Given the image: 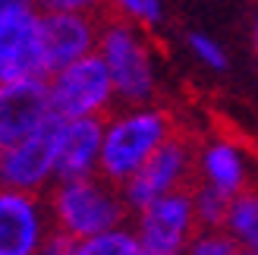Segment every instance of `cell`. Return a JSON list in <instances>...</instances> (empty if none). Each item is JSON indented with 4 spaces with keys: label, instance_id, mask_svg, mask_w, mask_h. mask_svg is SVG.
<instances>
[{
    "label": "cell",
    "instance_id": "4",
    "mask_svg": "<svg viewBox=\"0 0 258 255\" xmlns=\"http://www.w3.org/2000/svg\"><path fill=\"white\" fill-rule=\"evenodd\" d=\"M47 98L54 117L76 120V117H107L117 107V85L107 63L95 54L70 63L47 76Z\"/></svg>",
    "mask_w": 258,
    "mask_h": 255
},
{
    "label": "cell",
    "instance_id": "14",
    "mask_svg": "<svg viewBox=\"0 0 258 255\" xmlns=\"http://www.w3.org/2000/svg\"><path fill=\"white\" fill-rule=\"evenodd\" d=\"M224 230L239 243V249L258 252V183L246 186L242 193L230 199Z\"/></svg>",
    "mask_w": 258,
    "mask_h": 255
},
{
    "label": "cell",
    "instance_id": "12",
    "mask_svg": "<svg viewBox=\"0 0 258 255\" xmlns=\"http://www.w3.org/2000/svg\"><path fill=\"white\" fill-rule=\"evenodd\" d=\"M196 183L233 199L246 186H252L249 151L236 139L221 133L196 139Z\"/></svg>",
    "mask_w": 258,
    "mask_h": 255
},
{
    "label": "cell",
    "instance_id": "8",
    "mask_svg": "<svg viewBox=\"0 0 258 255\" xmlns=\"http://www.w3.org/2000/svg\"><path fill=\"white\" fill-rule=\"evenodd\" d=\"M57 183V120L22 142L0 148V189L47 193Z\"/></svg>",
    "mask_w": 258,
    "mask_h": 255
},
{
    "label": "cell",
    "instance_id": "11",
    "mask_svg": "<svg viewBox=\"0 0 258 255\" xmlns=\"http://www.w3.org/2000/svg\"><path fill=\"white\" fill-rule=\"evenodd\" d=\"M47 79L0 82V148H10L54 123Z\"/></svg>",
    "mask_w": 258,
    "mask_h": 255
},
{
    "label": "cell",
    "instance_id": "9",
    "mask_svg": "<svg viewBox=\"0 0 258 255\" xmlns=\"http://www.w3.org/2000/svg\"><path fill=\"white\" fill-rule=\"evenodd\" d=\"M54 230L41 193L0 189V255H38Z\"/></svg>",
    "mask_w": 258,
    "mask_h": 255
},
{
    "label": "cell",
    "instance_id": "18",
    "mask_svg": "<svg viewBox=\"0 0 258 255\" xmlns=\"http://www.w3.org/2000/svg\"><path fill=\"white\" fill-rule=\"evenodd\" d=\"M192 199H196V214H199V224L202 227H224L227 208H230V196L217 193V189L192 183Z\"/></svg>",
    "mask_w": 258,
    "mask_h": 255
},
{
    "label": "cell",
    "instance_id": "3",
    "mask_svg": "<svg viewBox=\"0 0 258 255\" xmlns=\"http://www.w3.org/2000/svg\"><path fill=\"white\" fill-rule=\"evenodd\" d=\"M98 57L107 63V70L117 85L120 104H148L161 88V70L154 57L148 29L110 16H101V38H98Z\"/></svg>",
    "mask_w": 258,
    "mask_h": 255
},
{
    "label": "cell",
    "instance_id": "19",
    "mask_svg": "<svg viewBox=\"0 0 258 255\" xmlns=\"http://www.w3.org/2000/svg\"><path fill=\"white\" fill-rule=\"evenodd\" d=\"M186 47L189 54L196 57L205 70H214V73H224L227 70V50L221 47V41L205 32H189L186 35Z\"/></svg>",
    "mask_w": 258,
    "mask_h": 255
},
{
    "label": "cell",
    "instance_id": "21",
    "mask_svg": "<svg viewBox=\"0 0 258 255\" xmlns=\"http://www.w3.org/2000/svg\"><path fill=\"white\" fill-rule=\"evenodd\" d=\"M70 246H73V239H70L67 233L50 230V236L44 239V246H41V252H38V255H67Z\"/></svg>",
    "mask_w": 258,
    "mask_h": 255
},
{
    "label": "cell",
    "instance_id": "1",
    "mask_svg": "<svg viewBox=\"0 0 258 255\" xmlns=\"http://www.w3.org/2000/svg\"><path fill=\"white\" fill-rule=\"evenodd\" d=\"M179 130L173 113L148 101V104H123L104 117V148H101V176L110 183H129L142 164Z\"/></svg>",
    "mask_w": 258,
    "mask_h": 255
},
{
    "label": "cell",
    "instance_id": "6",
    "mask_svg": "<svg viewBox=\"0 0 258 255\" xmlns=\"http://www.w3.org/2000/svg\"><path fill=\"white\" fill-rule=\"evenodd\" d=\"M199 227L192 186L133 211V233L145 255H183Z\"/></svg>",
    "mask_w": 258,
    "mask_h": 255
},
{
    "label": "cell",
    "instance_id": "10",
    "mask_svg": "<svg viewBox=\"0 0 258 255\" xmlns=\"http://www.w3.org/2000/svg\"><path fill=\"white\" fill-rule=\"evenodd\" d=\"M104 13H47L41 10V50L47 76L98 50Z\"/></svg>",
    "mask_w": 258,
    "mask_h": 255
},
{
    "label": "cell",
    "instance_id": "20",
    "mask_svg": "<svg viewBox=\"0 0 258 255\" xmlns=\"http://www.w3.org/2000/svg\"><path fill=\"white\" fill-rule=\"evenodd\" d=\"M47 13H101L107 0H35Z\"/></svg>",
    "mask_w": 258,
    "mask_h": 255
},
{
    "label": "cell",
    "instance_id": "7",
    "mask_svg": "<svg viewBox=\"0 0 258 255\" xmlns=\"http://www.w3.org/2000/svg\"><path fill=\"white\" fill-rule=\"evenodd\" d=\"M192 183H196V139L183 130H176L129 176V183H123V196L129 202V208L136 211L161 196L189 189Z\"/></svg>",
    "mask_w": 258,
    "mask_h": 255
},
{
    "label": "cell",
    "instance_id": "16",
    "mask_svg": "<svg viewBox=\"0 0 258 255\" xmlns=\"http://www.w3.org/2000/svg\"><path fill=\"white\" fill-rule=\"evenodd\" d=\"M104 10L110 16L129 19V22H136L148 32H154L164 22V4L161 0H107Z\"/></svg>",
    "mask_w": 258,
    "mask_h": 255
},
{
    "label": "cell",
    "instance_id": "23",
    "mask_svg": "<svg viewBox=\"0 0 258 255\" xmlns=\"http://www.w3.org/2000/svg\"><path fill=\"white\" fill-rule=\"evenodd\" d=\"M239 255H258V252H246V249H242V252H239Z\"/></svg>",
    "mask_w": 258,
    "mask_h": 255
},
{
    "label": "cell",
    "instance_id": "2",
    "mask_svg": "<svg viewBox=\"0 0 258 255\" xmlns=\"http://www.w3.org/2000/svg\"><path fill=\"white\" fill-rule=\"evenodd\" d=\"M54 230L67 233L70 239H88L107 230L126 227L129 202L117 183L95 176H76V180H57L44 193Z\"/></svg>",
    "mask_w": 258,
    "mask_h": 255
},
{
    "label": "cell",
    "instance_id": "17",
    "mask_svg": "<svg viewBox=\"0 0 258 255\" xmlns=\"http://www.w3.org/2000/svg\"><path fill=\"white\" fill-rule=\"evenodd\" d=\"M239 243L230 236L224 227H199L183 255H239Z\"/></svg>",
    "mask_w": 258,
    "mask_h": 255
},
{
    "label": "cell",
    "instance_id": "13",
    "mask_svg": "<svg viewBox=\"0 0 258 255\" xmlns=\"http://www.w3.org/2000/svg\"><path fill=\"white\" fill-rule=\"evenodd\" d=\"M104 148V117H57V180L101 173Z\"/></svg>",
    "mask_w": 258,
    "mask_h": 255
},
{
    "label": "cell",
    "instance_id": "15",
    "mask_svg": "<svg viewBox=\"0 0 258 255\" xmlns=\"http://www.w3.org/2000/svg\"><path fill=\"white\" fill-rule=\"evenodd\" d=\"M67 255H145L133 233V227H117V230L88 236V239H73Z\"/></svg>",
    "mask_w": 258,
    "mask_h": 255
},
{
    "label": "cell",
    "instance_id": "5",
    "mask_svg": "<svg viewBox=\"0 0 258 255\" xmlns=\"http://www.w3.org/2000/svg\"><path fill=\"white\" fill-rule=\"evenodd\" d=\"M19 79H47L41 7L35 0H0V82Z\"/></svg>",
    "mask_w": 258,
    "mask_h": 255
},
{
    "label": "cell",
    "instance_id": "22",
    "mask_svg": "<svg viewBox=\"0 0 258 255\" xmlns=\"http://www.w3.org/2000/svg\"><path fill=\"white\" fill-rule=\"evenodd\" d=\"M252 41H255V47H258V13H255V22H252Z\"/></svg>",
    "mask_w": 258,
    "mask_h": 255
}]
</instances>
